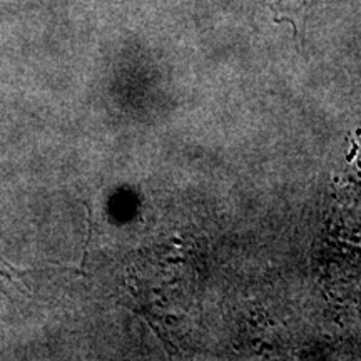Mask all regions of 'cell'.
I'll return each instance as SVG.
<instances>
[{
    "instance_id": "cell-1",
    "label": "cell",
    "mask_w": 361,
    "mask_h": 361,
    "mask_svg": "<svg viewBox=\"0 0 361 361\" xmlns=\"http://www.w3.org/2000/svg\"><path fill=\"white\" fill-rule=\"evenodd\" d=\"M20 274L24 273H22V271H17L16 268H12V266L0 263V288H2L6 283H13V279L20 276Z\"/></svg>"
}]
</instances>
